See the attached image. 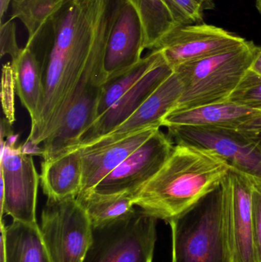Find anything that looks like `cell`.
I'll list each match as a JSON object with an SVG mask.
<instances>
[{"instance_id": "1", "label": "cell", "mask_w": 261, "mask_h": 262, "mask_svg": "<svg viewBox=\"0 0 261 262\" xmlns=\"http://www.w3.org/2000/svg\"><path fill=\"white\" fill-rule=\"evenodd\" d=\"M122 0H68L27 44L42 71V104L26 144L38 146L62 125L90 61L105 54Z\"/></svg>"}, {"instance_id": "2", "label": "cell", "mask_w": 261, "mask_h": 262, "mask_svg": "<svg viewBox=\"0 0 261 262\" xmlns=\"http://www.w3.org/2000/svg\"><path fill=\"white\" fill-rule=\"evenodd\" d=\"M229 168L214 152L176 144L160 170L136 192L135 206L170 223L219 187Z\"/></svg>"}, {"instance_id": "3", "label": "cell", "mask_w": 261, "mask_h": 262, "mask_svg": "<svg viewBox=\"0 0 261 262\" xmlns=\"http://www.w3.org/2000/svg\"><path fill=\"white\" fill-rule=\"evenodd\" d=\"M260 47L253 41L222 53L185 63L173 70L183 86L173 111L227 101L247 73Z\"/></svg>"}, {"instance_id": "4", "label": "cell", "mask_w": 261, "mask_h": 262, "mask_svg": "<svg viewBox=\"0 0 261 262\" xmlns=\"http://www.w3.org/2000/svg\"><path fill=\"white\" fill-rule=\"evenodd\" d=\"M169 223L173 262H231L222 184Z\"/></svg>"}, {"instance_id": "5", "label": "cell", "mask_w": 261, "mask_h": 262, "mask_svg": "<svg viewBox=\"0 0 261 262\" xmlns=\"http://www.w3.org/2000/svg\"><path fill=\"white\" fill-rule=\"evenodd\" d=\"M157 219L143 210L93 228V240L83 262H153Z\"/></svg>"}, {"instance_id": "6", "label": "cell", "mask_w": 261, "mask_h": 262, "mask_svg": "<svg viewBox=\"0 0 261 262\" xmlns=\"http://www.w3.org/2000/svg\"><path fill=\"white\" fill-rule=\"evenodd\" d=\"M1 137V216L12 217V221L38 224L37 196L40 176L32 155L25 152L22 146H15L17 136L12 130H2Z\"/></svg>"}, {"instance_id": "7", "label": "cell", "mask_w": 261, "mask_h": 262, "mask_svg": "<svg viewBox=\"0 0 261 262\" xmlns=\"http://www.w3.org/2000/svg\"><path fill=\"white\" fill-rule=\"evenodd\" d=\"M40 230L52 262H83L93 240V226L76 197L47 200Z\"/></svg>"}, {"instance_id": "8", "label": "cell", "mask_w": 261, "mask_h": 262, "mask_svg": "<svg viewBox=\"0 0 261 262\" xmlns=\"http://www.w3.org/2000/svg\"><path fill=\"white\" fill-rule=\"evenodd\" d=\"M167 129L176 144L214 152L230 167L261 182L260 147L239 127L176 126Z\"/></svg>"}, {"instance_id": "9", "label": "cell", "mask_w": 261, "mask_h": 262, "mask_svg": "<svg viewBox=\"0 0 261 262\" xmlns=\"http://www.w3.org/2000/svg\"><path fill=\"white\" fill-rule=\"evenodd\" d=\"M104 82V58L98 57L87 66L62 125L43 142L42 160L53 158L76 146L80 137L98 118L101 86Z\"/></svg>"}, {"instance_id": "10", "label": "cell", "mask_w": 261, "mask_h": 262, "mask_svg": "<svg viewBox=\"0 0 261 262\" xmlns=\"http://www.w3.org/2000/svg\"><path fill=\"white\" fill-rule=\"evenodd\" d=\"M253 185L252 177L231 167L222 182L231 262H257L251 213Z\"/></svg>"}, {"instance_id": "11", "label": "cell", "mask_w": 261, "mask_h": 262, "mask_svg": "<svg viewBox=\"0 0 261 262\" xmlns=\"http://www.w3.org/2000/svg\"><path fill=\"white\" fill-rule=\"evenodd\" d=\"M246 40L211 25L179 26L165 35L153 50L162 52L167 64L176 68L229 50Z\"/></svg>"}, {"instance_id": "12", "label": "cell", "mask_w": 261, "mask_h": 262, "mask_svg": "<svg viewBox=\"0 0 261 262\" xmlns=\"http://www.w3.org/2000/svg\"><path fill=\"white\" fill-rule=\"evenodd\" d=\"M174 146L171 138L158 129L91 189L100 193L130 192L136 195L160 170Z\"/></svg>"}, {"instance_id": "13", "label": "cell", "mask_w": 261, "mask_h": 262, "mask_svg": "<svg viewBox=\"0 0 261 262\" xmlns=\"http://www.w3.org/2000/svg\"><path fill=\"white\" fill-rule=\"evenodd\" d=\"M145 49L139 16L129 2L122 0L106 46L105 81L136 66L142 59Z\"/></svg>"}, {"instance_id": "14", "label": "cell", "mask_w": 261, "mask_h": 262, "mask_svg": "<svg viewBox=\"0 0 261 262\" xmlns=\"http://www.w3.org/2000/svg\"><path fill=\"white\" fill-rule=\"evenodd\" d=\"M173 73V69L167 64L163 57L130 91L97 118L93 124L80 137L78 143L73 148L86 146L119 127Z\"/></svg>"}, {"instance_id": "15", "label": "cell", "mask_w": 261, "mask_h": 262, "mask_svg": "<svg viewBox=\"0 0 261 262\" xmlns=\"http://www.w3.org/2000/svg\"><path fill=\"white\" fill-rule=\"evenodd\" d=\"M182 91V81L177 74L173 72L128 119L107 135L86 146L113 143L149 127H162V121L174 110Z\"/></svg>"}, {"instance_id": "16", "label": "cell", "mask_w": 261, "mask_h": 262, "mask_svg": "<svg viewBox=\"0 0 261 262\" xmlns=\"http://www.w3.org/2000/svg\"><path fill=\"white\" fill-rule=\"evenodd\" d=\"M159 128L149 127L113 143L78 147L82 158L81 192L94 188Z\"/></svg>"}, {"instance_id": "17", "label": "cell", "mask_w": 261, "mask_h": 262, "mask_svg": "<svg viewBox=\"0 0 261 262\" xmlns=\"http://www.w3.org/2000/svg\"><path fill=\"white\" fill-rule=\"evenodd\" d=\"M40 183L49 201L77 197L82 189V158L80 148H70L53 158L42 160Z\"/></svg>"}, {"instance_id": "18", "label": "cell", "mask_w": 261, "mask_h": 262, "mask_svg": "<svg viewBox=\"0 0 261 262\" xmlns=\"http://www.w3.org/2000/svg\"><path fill=\"white\" fill-rule=\"evenodd\" d=\"M230 100L185 110L173 111L167 115L162 127H239L257 114Z\"/></svg>"}, {"instance_id": "19", "label": "cell", "mask_w": 261, "mask_h": 262, "mask_svg": "<svg viewBox=\"0 0 261 262\" xmlns=\"http://www.w3.org/2000/svg\"><path fill=\"white\" fill-rule=\"evenodd\" d=\"M6 262H52L38 224L1 223Z\"/></svg>"}, {"instance_id": "20", "label": "cell", "mask_w": 261, "mask_h": 262, "mask_svg": "<svg viewBox=\"0 0 261 262\" xmlns=\"http://www.w3.org/2000/svg\"><path fill=\"white\" fill-rule=\"evenodd\" d=\"M12 64L15 74V92L23 107L29 112L32 123L39 113L44 95L41 63L32 48L26 45L19 58Z\"/></svg>"}, {"instance_id": "21", "label": "cell", "mask_w": 261, "mask_h": 262, "mask_svg": "<svg viewBox=\"0 0 261 262\" xmlns=\"http://www.w3.org/2000/svg\"><path fill=\"white\" fill-rule=\"evenodd\" d=\"M76 199L88 215L93 228L125 218L136 210L134 195L130 192L100 193L89 189L79 193Z\"/></svg>"}, {"instance_id": "22", "label": "cell", "mask_w": 261, "mask_h": 262, "mask_svg": "<svg viewBox=\"0 0 261 262\" xmlns=\"http://www.w3.org/2000/svg\"><path fill=\"white\" fill-rule=\"evenodd\" d=\"M163 58L159 50L151 51L139 63L103 83L98 107V118L130 91L150 69Z\"/></svg>"}, {"instance_id": "23", "label": "cell", "mask_w": 261, "mask_h": 262, "mask_svg": "<svg viewBox=\"0 0 261 262\" xmlns=\"http://www.w3.org/2000/svg\"><path fill=\"white\" fill-rule=\"evenodd\" d=\"M139 16L146 49L152 50L156 44L177 27L165 0H127Z\"/></svg>"}, {"instance_id": "24", "label": "cell", "mask_w": 261, "mask_h": 262, "mask_svg": "<svg viewBox=\"0 0 261 262\" xmlns=\"http://www.w3.org/2000/svg\"><path fill=\"white\" fill-rule=\"evenodd\" d=\"M68 0H12L9 19H18L26 27L28 41L36 36L43 26Z\"/></svg>"}, {"instance_id": "25", "label": "cell", "mask_w": 261, "mask_h": 262, "mask_svg": "<svg viewBox=\"0 0 261 262\" xmlns=\"http://www.w3.org/2000/svg\"><path fill=\"white\" fill-rule=\"evenodd\" d=\"M228 100L247 108L261 112L260 75L249 69Z\"/></svg>"}, {"instance_id": "26", "label": "cell", "mask_w": 261, "mask_h": 262, "mask_svg": "<svg viewBox=\"0 0 261 262\" xmlns=\"http://www.w3.org/2000/svg\"><path fill=\"white\" fill-rule=\"evenodd\" d=\"M178 26L203 23V9L196 0H165Z\"/></svg>"}, {"instance_id": "27", "label": "cell", "mask_w": 261, "mask_h": 262, "mask_svg": "<svg viewBox=\"0 0 261 262\" xmlns=\"http://www.w3.org/2000/svg\"><path fill=\"white\" fill-rule=\"evenodd\" d=\"M15 74L11 61L3 64L2 80V103L6 119L13 124L15 121Z\"/></svg>"}, {"instance_id": "28", "label": "cell", "mask_w": 261, "mask_h": 262, "mask_svg": "<svg viewBox=\"0 0 261 262\" xmlns=\"http://www.w3.org/2000/svg\"><path fill=\"white\" fill-rule=\"evenodd\" d=\"M251 213L253 241L256 260L257 262H261V182L254 179L251 200Z\"/></svg>"}, {"instance_id": "29", "label": "cell", "mask_w": 261, "mask_h": 262, "mask_svg": "<svg viewBox=\"0 0 261 262\" xmlns=\"http://www.w3.org/2000/svg\"><path fill=\"white\" fill-rule=\"evenodd\" d=\"M0 44H1V57L9 55L11 61L15 62L22 52L18 46L16 38V25L14 20L8 19L1 23L0 29Z\"/></svg>"}, {"instance_id": "30", "label": "cell", "mask_w": 261, "mask_h": 262, "mask_svg": "<svg viewBox=\"0 0 261 262\" xmlns=\"http://www.w3.org/2000/svg\"><path fill=\"white\" fill-rule=\"evenodd\" d=\"M239 128L254 139L261 149V112H257Z\"/></svg>"}, {"instance_id": "31", "label": "cell", "mask_w": 261, "mask_h": 262, "mask_svg": "<svg viewBox=\"0 0 261 262\" xmlns=\"http://www.w3.org/2000/svg\"><path fill=\"white\" fill-rule=\"evenodd\" d=\"M250 69L261 76V48H260L258 52H257L255 58H254Z\"/></svg>"}, {"instance_id": "32", "label": "cell", "mask_w": 261, "mask_h": 262, "mask_svg": "<svg viewBox=\"0 0 261 262\" xmlns=\"http://www.w3.org/2000/svg\"><path fill=\"white\" fill-rule=\"evenodd\" d=\"M12 0H0V16H1L2 23H3L5 15L7 13L8 10L10 8Z\"/></svg>"}, {"instance_id": "33", "label": "cell", "mask_w": 261, "mask_h": 262, "mask_svg": "<svg viewBox=\"0 0 261 262\" xmlns=\"http://www.w3.org/2000/svg\"><path fill=\"white\" fill-rule=\"evenodd\" d=\"M200 5L203 11L212 10L215 9L214 0H196Z\"/></svg>"}, {"instance_id": "34", "label": "cell", "mask_w": 261, "mask_h": 262, "mask_svg": "<svg viewBox=\"0 0 261 262\" xmlns=\"http://www.w3.org/2000/svg\"><path fill=\"white\" fill-rule=\"evenodd\" d=\"M0 262H6L4 239L2 235L1 238H0Z\"/></svg>"}, {"instance_id": "35", "label": "cell", "mask_w": 261, "mask_h": 262, "mask_svg": "<svg viewBox=\"0 0 261 262\" xmlns=\"http://www.w3.org/2000/svg\"><path fill=\"white\" fill-rule=\"evenodd\" d=\"M256 7H257V10H258L261 15V0H257L256 1Z\"/></svg>"}]
</instances>
